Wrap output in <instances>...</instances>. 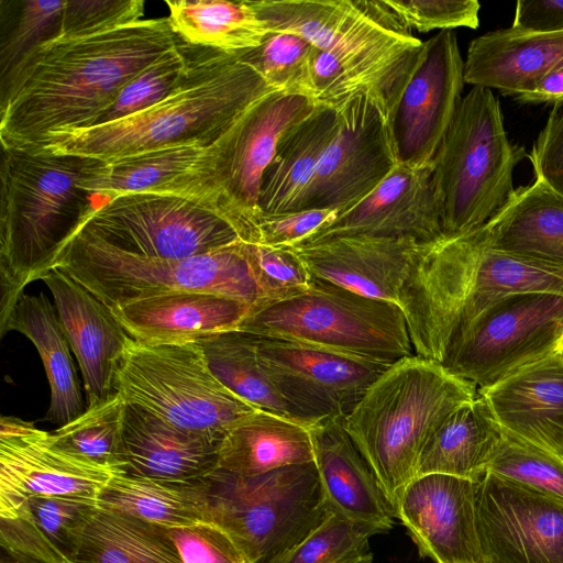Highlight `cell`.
<instances>
[{"label": "cell", "instance_id": "836d02e7", "mask_svg": "<svg viewBox=\"0 0 563 563\" xmlns=\"http://www.w3.org/2000/svg\"><path fill=\"white\" fill-rule=\"evenodd\" d=\"M97 504L67 497L36 496L0 517V549L66 563Z\"/></svg>", "mask_w": 563, "mask_h": 563}, {"label": "cell", "instance_id": "9f6ffc18", "mask_svg": "<svg viewBox=\"0 0 563 563\" xmlns=\"http://www.w3.org/2000/svg\"><path fill=\"white\" fill-rule=\"evenodd\" d=\"M554 355L563 363V334L558 342Z\"/></svg>", "mask_w": 563, "mask_h": 563}, {"label": "cell", "instance_id": "f35d334b", "mask_svg": "<svg viewBox=\"0 0 563 563\" xmlns=\"http://www.w3.org/2000/svg\"><path fill=\"white\" fill-rule=\"evenodd\" d=\"M97 506L165 528L210 522L208 496L201 478L164 482L118 474L101 492Z\"/></svg>", "mask_w": 563, "mask_h": 563}, {"label": "cell", "instance_id": "db71d44e", "mask_svg": "<svg viewBox=\"0 0 563 563\" xmlns=\"http://www.w3.org/2000/svg\"><path fill=\"white\" fill-rule=\"evenodd\" d=\"M515 99L522 104L563 106V67L548 75L533 90Z\"/></svg>", "mask_w": 563, "mask_h": 563}, {"label": "cell", "instance_id": "b9f144b4", "mask_svg": "<svg viewBox=\"0 0 563 563\" xmlns=\"http://www.w3.org/2000/svg\"><path fill=\"white\" fill-rule=\"evenodd\" d=\"M66 0H0V80L38 44L55 38Z\"/></svg>", "mask_w": 563, "mask_h": 563}, {"label": "cell", "instance_id": "30bf717a", "mask_svg": "<svg viewBox=\"0 0 563 563\" xmlns=\"http://www.w3.org/2000/svg\"><path fill=\"white\" fill-rule=\"evenodd\" d=\"M55 268L76 279L109 308L175 290L225 295L252 306L262 296L240 240L216 252L181 258H147L126 254L78 232Z\"/></svg>", "mask_w": 563, "mask_h": 563}, {"label": "cell", "instance_id": "ba28073f", "mask_svg": "<svg viewBox=\"0 0 563 563\" xmlns=\"http://www.w3.org/2000/svg\"><path fill=\"white\" fill-rule=\"evenodd\" d=\"M238 330L389 365L415 355L398 305L314 277L305 291L251 309Z\"/></svg>", "mask_w": 563, "mask_h": 563}, {"label": "cell", "instance_id": "ab89813d", "mask_svg": "<svg viewBox=\"0 0 563 563\" xmlns=\"http://www.w3.org/2000/svg\"><path fill=\"white\" fill-rule=\"evenodd\" d=\"M125 400L115 391L49 432L51 440L63 450L125 474Z\"/></svg>", "mask_w": 563, "mask_h": 563}, {"label": "cell", "instance_id": "4316f807", "mask_svg": "<svg viewBox=\"0 0 563 563\" xmlns=\"http://www.w3.org/2000/svg\"><path fill=\"white\" fill-rule=\"evenodd\" d=\"M342 419H328L309 428L325 501L332 512L376 534L387 532L394 527V509Z\"/></svg>", "mask_w": 563, "mask_h": 563}, {"label": "cell", "instance_id": "ac0fdd59", "mask_svg": "<svg viewBox=\"0 0 563 563\" xmlns=\"http://www.w3.org/2000/svg\"><path fill=\"white\" fill-rule=\"evenodd\" d=\"M257 336V349L283 396L312 426L344 418L390 366L323 347Z\"/></svg>", "mask_w": 563, "mask_h": 563}, {"label": "cell", "instance_id": "7c38bea8", "mask_svg": "<svg viewBox=\"0 0 563 563\" xmlns=\"http://www.w3.org/2000/svg\"><path fill=\"white\" fill-rule=\"evenodd\" d=\"M563 334V295L520 292L482 311L441 364L477 390L554 354Z\"/></svg>", "mask_w": 563, "mask_h": 563}, {"label": "cell", "instance_id": "2e32d148", "mask_svg": "<svg viewBox=\"0 0 563 563\" xmlns=\"http://www.w3.org/2000/svg\"><path fill=\"white\" fill-rule=\"evenodd\" d=\"M335 111L338 126L308 188L302 210L350 209L398 165L390 125L369 99L355 97Z\"/></svg>", "mask_w": 563, "mask_h": 563}, {"label": "cell", "instance_id": "ee69618b", "mask_svg": "<svg viewBox=\"0 0 563 563\" xmlns=\"http://www.w3.org/2000/svg\"><path fill=\"white\" fill-rule=\"evenodd\" d=\"M371 528L330 512L276 563H372Z\"/></svg>", "mask_w": 563, "mask_h": 563}, {"label": "cell", "instance_id": "7bdbcfd3", "mask_svg": "<svg viewBox=\"0 0 563 563\" xmlns=\"http://www.w3.org/2000/svg\"><path fill=\"white\" fill-rule=\"evenodd\" d=\"M200 49L180 41L131 79L95 125L128 118L163 100L187 77Z\"/></svg>", "mask_w": 563, "mask_h": 563}, {"label": "cell", "instance_id": "9c48e42d", "mask_svg": "<svg viewBox=\"0 0 563 563\" xmlns=\"http://www.w3.org/2000/svg\"><path fill=\"white\" fill-rule=\"evenodd\" d=\"M201 481L210 522L250 563H276L331 512L314 462L254 476L216 468Z\"/></svg>", "mask_w": 563, "mask_h": 563}, {"label": "cell", "instance_id": "7a4b0ae2", "mask_svg": "<svg viewBox=\"0 0 563 563\" xmlns=\"http://www.w3.org/2000/svg\"><path fill=\"white\" fill-rule=\"evenodd\" d=\"M272 32L299 35L317 47L314 101L336 110L358 96L390 124L423 42L384 0H256Z\"/></svg>", "mask_w": 563, "mask_h": 563}, {"label": "cell", "instance_id": "d590c367", "mask_svg": "<svg viewBox=\"0 0 563 563\" xmlns=\"http://www.w3.org/2000/svg\"><path fill=\"white\" fill-rule=\"evenodd\" d=\"M66 563H184L168 529L96 506Z\"/></svg>", "mask_w": 563, "mask_h": 563}, {"label": "cell", "instance_id": "11a10c76", "mask_svg": "<svg viewBox=\"0 0 563 563\" xmlns=\"http://www.w3.org/2000/svg\"><path fill=\"white\" fill-rule=\"evenodd\" d=\"M0 563H45L36 558L1 549Z\"/></svg>", "mask_w": 563, "mask_h": 563}, {"label": "cell", "instance_id": "8992f818", "mask_svg": "<svg viewBox=\"0 0 563 563\" xmlns=\"http://www.w3.org/2000/svg\"><path fill=\"white\" fill-rule=\"evenodd\" d=\"M477 397V388L418 355L391 364L342 419L394 512L417 477L422 451L441 424Z\"/></svg>", "mask_w": 563, "mask_h": 563}, {"label": "cell", "instance_id": "74e56055", "mask_svg": "<svg viewBox=\"0 0 563 563\" xmlns=\"http://www.w3.org/2000/svg\"><path fill=\"white\" fill-rule=\"evenodd\" d=\"M167 20L186 44L224 53L258 47L272 33L251 0H166Z\"/></svg>", "mask_w": 563, "mask_h": 563}, {"label": "cell", "instance_id": "8d00e7d4", "mask_svg": "<svg viewBox=\"0 0 563 563\" xmlns=\"http://www.w3.org/2000/svg\"><path fill=\"white\" fill-rule=\"evenodd\" d=\"M213 375L233 394L254 407L307 428V417L277 388L257 349L255 334L231 330L197 342Z\"/></svg>", "mask_w": 563, "mask_h": 563}, {"label": "cell", "instance_id": "cb8c5ba5", "mask_svg": "<svg viewBox=\"0 0 563 563\" xmlns=\"http://www.w3.org/2000/svg\"><path fill=\"white\" fill-rule=\"evenodd\" d=\"M419 243L409 239L341 235L291 247L311 277L399 306Z\"/></svg>", "mask_w": 563, "mask_h": 563}, {"label": "cell", "instance_id": "277c9868", "mask_svg": "<svg viewBox=\"0 0 563 563\" xmlns=\"http://www.w3.org/2000/svg\"><path fill=\"white\" fill-rule=\"evenodd\" d=\"M272 89L241 53L201 48L184 81L124 119L49 133L36 151L109 161L185 143L219 141Z\"/></svg>", "mask_w": 563, "mask_h": 563}, {"label": "cell", "instance_id": "44dd1931", "mask_svg": "<svg viewBox=\"0 0 563 563\" xmlns=\"http://www.w3.org/2000/svg\"><path fill=\"white\" fill-rule=\"evenodd\" d=\"M477 482L427 474L406 487L395 517L421 556L435 563H485L477 531Z\"/></svg>", "mask_w": 563, "mask_h": 563}, {"label": "cell", "instance_id": "c3c4849f", "mask_svg": "<svg viewBox=\"0 0 563 563\" xmlns=\"http://www.w3.org/2000/svg\"><path fill=\"white\" fill-rule=\"evenodd\" d=\"M143 0H70L65 3L57 37L80 36L142 20Z\"/></svg>", "mask_w": 563, "mask_h": 563}, {"label": "cell", "instance_id": "603a6c76", "mask_svg": "<svg viewBox=\"0 0 563 563\" xmlns=\"http://www.w3.org/2000/svg\"><path fill=\"white\" fill-rule=\"evenodd\" d=\"M42 280L79 364L87 407L104 401L115 393L118 365L132 338L107 305L63 271L54 268Z\"/></svg>", "mask_w": 563, "mask_h": 563}, {"label": "cell", "instance_id": "bcb514c9", "mask_svg": "<svg viewBox=\"0 0 563 563\" xmlns=\"http://www.w3.org/2000/svg\"><path fill=\"white\" fill-rule=\"evenodd\" d=\"M246 255L262 296L257 307L296 296L311 283L310 273L291 247L246 242Z\"/></svg>", "mask_w": 563, "mask_h": 563}, {"label": "cell", "instance_id": "1f68e13d", "mask_svg": "<svg viewBox=\"0 0 563 563\" xmlns=\"http://www.w3.org/2000/svg\"><path fill=\"white\" fill-rule=\"evenodd\" d=\"M9 331L25 335L38 351L51 388L44 419L62 427L79 417L85 411L84 400L55 306L43 292L23 294L0 325V336Z\"/></svg>", "mask_w": 563, "mask_h": 563}, {"label": "cell", "instance_id": "8fae6325", "mask_svg": "<svg viewBox=\"0 0 563 563\" xmlns=\"http://www.w3.org/2000/svg\"><path fill=\"white\" fill-rule=\"evenodd\" d=\"M114 391L180 430L217 441L258 409L213 375L197 342L146 344L132 339L118 365Z\"/></svg>", "mask_w": 563, "mask_h": 563}, {"label": "cell", "instance_id": "52a82bcc", "mask_svg": "<svg viewBox=\"0 0 563 563\" xmlns=\"http://www.w3.org/2000/svg\"><path fill=\"white\" fill-rule=\"evenodd\" d=\"M528 153L505 130L492 89L473 86L462 97L432 162L443 236L487 223L514 190V172Z\"/></svg>", "mask_w": 563, "mask_h": 563}, {"label": "cell", "instance_id": "7402d4cb", "mask_svg": "<svg viewBox=\"0 0 563 563\" xmlns=\"http://www.w3.org/2000/svg\"><path fill=\"white\" fill-rule=\"evenodd\" d=\"M341 235L409 239L419 244L443 238L432 165H397L362 201L339 212L301 244Z\"/></svg>", "mask_w": 563, "mask_h": 563}, {"label": "cell", "instance_id": "f6af8a7d", "mask_svg": "<svg viewBox=\"0 0 563 563\" xmlns=\"http://www.w3.org/2000/svg\"><path fill=\"white\" fill-rule=\"evenodd\" d=\"M501 432L487 472L563 499V459Z\"/></svg>", "mask_w": 563, "mask_h": 563}, {"label": "cell", "instance_id": "f546056e", "mask_svg": "<svg viewBox=\"0 0 563 563\" xmlns=\"http://www.w3.org/2000/svg\"><path fill=\"white\" fill-rule=\"evenodd\" d=\"M483 228L494 249L563 271V198L540 180L516 188Z\"/></svg>", "mask_w": 563, "mask_h": 563}, {"label": "cell", "instance_id": "484cf974", "mask_svg": "<svg viewBox=\"0 0 563 563\" xmlns=\"http://www.w3.org/2000/svg\"><path fill=\"white\" fill-rule=\"evenodd\" d=\"M477 394L504 431L563 459V363L554 354Z\"/></svg>", "mask_w": 563, "mask_h": 563}, {"label": "cell", "instance_id": "d6986e66", "mask_svg": "<svg viewBox=\"0 0 563 563\" xmlns=\"http://www.w3.org/2000/svg\"><path fill=\"white\" fill-rule=\"evenodd\" d=\"M222 137L211 145L185 143L115 159L92 158L80 186L93 196L96 209L126 194L173 195L229 221L218 180Z\"/></svg>", "mask_w": 563, "mask_h": 563}, {"label": "cell", "instance_id": "681fc988", "mask_svg": "<svg viewBox=\"0 0 563 563\" xmlns=\"http://www.w3.org/2000/svg\"><path fill=\"white\" fill-rule=\"evenodd\" d=\"M167 529L184 563H250L235 541L212 522Z\"/></svg>", "mask_w": 563, "mask_h": 563}, {"label": "cell", "instance_id": "d6a6232c", "mask_svg": "<svg viewBox=\"0 0 563 563\" xmlns=\"http://www.w3.org/2000/svg\"><path fill=\"white\" fill-rule=\"evenodd\" d=\"M314 462L309 428L256 409L224 434L217 468L254 476L291 465Z\"/></svg>", "mask_w": 563, "mask_h": 563}, {"label": "cell", "instance_id": "816d5d0a", "mask_svg": "<svg viewBox=\"0 0 563 563\" xmlns=\"http://www.w3.org/2000/svg\"><path fill=\"white\" fill-rule=\"evenodd\" d=\"M534 179L563 198V106H554L528 153Z\"/></svg>", "mask_w": 563, "mask_h": 563}, {"label": "cell", "instance_id": "83f0119b", "mask_svg": "<svg viewBox=\"0 0 563 563\" xmlns=\"http://www.w3.org/2000/svg\"><path fill=\"white\" fill-rule=\"evenodd\" d=\"M562 67L563 31L529 33L509 26L471 41L464 81L516 98Z\"/></svg>", "mask_w": 563, "mask_h": 563}, {"label": "cell", "instance_id": "f1b7e54d", "mask_svg": "<svg viewBox=\"0 0 563 563\" xmlns=\"http://www.w3.org/2000/svg\"><path fill=\"white\" fill-rule=\"evenodd\" d=\"M124 443L125 474L164 482H191L217 468L221 441L180 430L126 404Z\"/></svg>", "mask_w": 563, "mask_h": 563}, {"label": "cell", "instance_id": "f907efd6", "mask_svg": "<svg viewBox=\"0 0 563 563\" xmlns=\"http://www.w3.org/2000/svg\"><path fill=\"white\" fill-rule=\"evenodd\" d=\"M339 211L311 209L261 214L256 222L257 243L274 247L295 246L332 222Z\"/></svg>", "mask_w": 563, "mask_h": 563}, {"label": "cell", "instance_id": "5b68a950", "mask_svg": "<svg viewBox=\"0 0 563 563\" xmlns=\"http://www.w3.org/2000/svg\"><path fill=\"white\" fill-rule=\"evenodd\" d=\"M92 158L1 147L0 325L25 287L52 269L96 210L80 186Z\"/></svg>", "mask_w": 563, "mask_h": 563}, {"label": "cell", "instance_id": "3957f363", "mask_svg": "<svg viewBox=\"0 0 563 563\" xmlns=\"http://www.w3.org/2000/svg\"><path fill=\"white\" fill-rule=\"evenodd\" d=\"M520 292L563 295V271L494 249L483 225L419 244L399 300L415 354L441 363L482 311Z\"/></svg>", "mask_w": 563, "mask_h": 563}, {"label": "cell", "instance_id": "60d3db41", "mask_svg": "<svg viewBox=\"0 0 563 563\" xmlns=\"http://www.w3.org/2000/svg\"><path fill=\"white\" fill-rule=\"evenodd\" d=\"M316 52L317 47L299 35L272 32L258 47L241 54L272 89L314 101Z\"/></svg>", "mask_w": 563, "mask_h": 563}, {"label": "cell", "instance_id": "d4e9b609", "mask_svg": "<svg viewBox=\"0 0 563 563\" xmlns=\"http://www.w3.org/2000/svg\"><path fill=\"white\" fill-rule=\"evenodd\" d=\"M129 335L146 344L198 342L235 330L252 306L241 299L197 290H175L110 308Z\"/></svg>", "mask_w": 563, "mask_h": 563}, {"label": "cell", "instance_id": "ffe728a7", "mask_svg": "<svg viewBox=\"0 0 563 563\" xmlns=\"http://www.w3.org/2000/svg\"><path fill=\"white\" fill-rule=\"evenodd\" d=\"M464 84L456 34L440 31L424 41L389 124L398 165H432L462 100Z\"/></svg>", "mask_w": 563, "mask_h": 563}, {"label": "cell", "instance_id": "6da1fadb", "mask_svg": "<svg viewBox=\"0 0 563 563\" xmlns=\"http://www.w3.org/2000/svg\"><path fill=\"white\" fill-rule=\"evenodd\" d=\"M180 41L159 18L38 44L0 80L1 147L37 150L52 132L95 125L131 79Z\"/></svg>", "mask_w": 563, "mask_h": 563}, {"label": "cell", "instance_id": "5bb4252c", "mask_svg": "<svg viewBox=\"0 0 563 563\" xmlns=\"http://www.w3.org/2000/svg\"><path fill=\"white\" fill-rule=\"evenodd\" d=\"M317 106L307 97L273 91L249 108L223 135L218 180L229 221L242 241L257 243L262 178L279 140Z\"/></svg>", "mask_w": 563, "mask_h": 563}, {"label": "cell", "instance_id": "9a60e30c", "mask_svg": "<svg viewBox=\"0 0 563 563\" xmlns=\"http://www.w3.org/2000/svg\"><path fill=\"white\" fill-rule=\"evenodd\" d=\"M121 473L57 446L34 422L1 417L0 517L36 496L97 504L107 484Z\"/></svg>", "mask_w": 563, "mask_h": 563}, {"label": "cell", "instance_id": "4dcf8cb0", "mask_svg": "<svg viewBox=\"0 0 563 563\" xmlns=\"http://www.w3.org/2000/svg\"><path fill=\"white\" fill-rule=\"evenodd\" d=\"M336 126V111L318 104L279 140L262 178L261 214L302 210L308 188Z\"/></svg>", "mask_w": 563, "mask_h": 563}, {"label": "cell", "instance_id": "e0dca14e", "mask_svg": "<svg viewBox=\"0 0 563 563\" xmlns=\"http://www.w3.org/2000/svg\"><path fill=\"white\" fill-rule=\"evenodd\" d=\"M476 512L485 563H563V499L487 472Z\"/></svg>", "mask_w": 563, "mask_h": 563}, {"label": "cell", "instance_id": "f5cc1de1", "mask_svg": "<svg viewBox=\"0 0 563 563\" xmlns=\"http://www.w3.org/2000/svg\"><path fill=\"white\" fill-rule=\"evenodd\" d=\"M529 33L563 31V0H520L510 26Z\"/></svg>", "mask_w": 563, "mask_h": 563}, {"label": "cell", "instance_id": "e575fe53", "mask_svg": "<svg viewBox=\"0 0 563 563\" xmlns=\"http://www.w3.org/2000/svg\"><path fill=\"white\" fill-rule=\"evenodd\" d=\"M501 433L487 402L477 394L456 409L427 442L417 477L444 474L474 482L482 479Z\"/></svg>", "mask_w": 563, "mask_h": 563}, {"label": "cell", "instance_id": "4fadbf2b", "mask_svg": "<svg viewBox=\"0 0 563 563\" xmlns=\"http://www.w3.org/2000/svg\"><path fill=\"white\" fill-rule=\"evenodd\" d=\"M79 232L126 254L163 260L209 254L241 240L212 209L158 194L118 196L96 209Z\"/></svg>", "mask_w": 563, "mask_h": 563}, {"label": "cell", "instance_id": "7dc6e473", "mask_svg": "<svg viewBox=\"0 0 563 563\" xmlns=\"http://www.w3.org/2000/svg\"><path fill=\"white\" fill-rule=\"evenodd\" d=\"M410 31L475 30L479 25L481 3L477 0H384Z\"/></svg>", "mask_w": 563, "mask_h": 563}]
</instances>
